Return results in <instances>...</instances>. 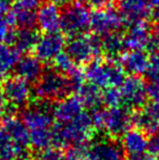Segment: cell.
Instances as JSON below:
<instances>
[{
  "label": "cell",
  "mask_w": 159,
  "mask_h": 160,
  "mask_svg": "<svg viewBox=\"0 0 159 160\" xmlns=\"http://www.w3.org/2000/svg\"><path fill=\"white\" fill-rule=\"evenodd\" d=\"M95 131L92 114L83 111L73 121L52 127V145L57 148L83 146L89 142Z\"/></svg>",
  "instance_id": "obj_1"
},
{
  "label": "cell",
  "mask_w": 159,
  "mask_h": 160,
  "mask_svg": "<svg viewBox=\"0 0 159 160\" xmlns=\"http://www.w3.org/2000/svg\"><path fill=\"white\" fill-rule=\"evenodd\" d=\"M84 76L89 83L104 89L120 87L127 78L125 70L121 63L112 59L92 60L85 68Z\"/></svg>",
  "instance_id": "obj_2"
},
{
  "label": "cell",
  "mask_w": 159,
  "mask_h": 160,
  "mask_svg": "<svg viewBox=\"0 0 159 160\" xmlns=\"http://www.w3.org/2000/svg\"><path fill=\"white\" fill-rule=\"evenodd\" d=\"M72 91L70 78L56 69L44 71L35 87V94L38 99L47 101L60 100L70 95Z\"/></svg>",
  "instance_id": "obj_3"
},
{
  "label": "cell",
  "mask_w": 159,
  "mask_h": 160,
  "mask_svg": "<svg viewBox=\"0 0 159 160\" xmlns=\"http://www.w3.org/2000/svg\"><path fill=\"white\" fill-rule=\"evenodd\" d=\"M66 52L77 64H85L102 53V37L87 33L72 36L66 44Z\"/></svg>",
  "instance_id": "obj_4"
},
{
  "label": "cell",
  "mask_w": 159,
  "mask_h": 160,
  "mask_svg": "<svg viewBox=\"0 0 159 160\" xmlns=\"http://www.w3.org/2000/svg\"><path fill=\"white\" fill-rule=\"evenodd\" d=\"M91 12L83 2H71L61 11L60 31L69 37L87 33L89 30Z\"/></svg>",
  "instance_id": "obj_5"
},
{
  "label": "cell",
  "mask_w": 159,
  "mask_h": 160,
  "mask_svg": "<svg viewBox=\"0 0 159 160\" xmlns=\"http://www.w3.org/2000/svg\"><path fill=\"white\" fill-rule=\"evenodd\" d=\"M125 23L121 17L118 9L112 6H107L106 8L95 9L91 13L89 30L99 37L108 35L111 33L119 32Z\"/></svg>",
  "instance_id": "obj_6"
},
{
  "label": "cell",
  "mask_w": 159,
  "mask_h": 160,
  "mask_svg": "<svg viewBox=\"0 0 159 160\" xmlns=\"http://www.w3.org/2000/svg\"><path fill=\"white\" fill-rule=\"evenodd\" d=\"M49 102L50 101L39 99L37 102L24 109L21 119L28 132L52 128V121L55 118L52 114V108Z\"/></svg>",
  "instance_id": "obj_7"
},
{
  "label": "cell",
  "mask_w": 159,
  "mask_h": 160,
  "mask_svg": "<svg viewBox=\"0 0 159 160\" xmlns=\"http://www.w3.org/2000/svg\"><path fill=\"white\" fill-rule=\"evenodd\" d=\"M134 123V114L129 107H112L104 110V130L111 138L119 137Z\"/></svg>",
  "instance_id": "obj_8"
},
{
  "label": "cell",
  "mask_w": 159,
  "mask_h": 160,
  "mask_svg": "<svg viewBox=\"0 0 159 160\" xmlns=\"http://www.w3.org/2000/svg\"><path fill=\"white\" fill-rule=\"evenodd\" d=\"M40 0H17L10 8L7 15L12 24L17 28H34L36 25L37 9Z\"/></svg>",
  "instance_id": "obj_9"
},
{
  "label": "cell",
  "mask_w": 159,
  "mask_h": 160,
  "mask_svg": "<svg viewBox=\"0 0 159 160\" xmlns=\"http://www.w3.org/2000/svg\"><path fill=\"white\" fill-rule=\"evenodd\" d=\"M1 89L7 103L12 108L25 107L32 97L30 83L19 76L6 78Z\"/></svg>",
  "instance_id": "obj_10"
},
{
  "label": "cell",
  "mask_w": 159,
  "mask_h": 160,
  "mask_svg": "<svg viewBox=\"0 0 159 160\" xmlns=\"http://www.w3.org/2000/svg\"><path fill=\"white\" fill-rule=\"evenodd\" d=\"M122 96V102L130 109L142 108L146 105L147 85L137 75H131L124 80L119 87Z\"/></svg>",
  "instance_id": "obj_11"
},
{
  "label": "cell",
  "mask_w": 159,
  "mask_h": 160,
  "mask_svg": "<svg viewBox=\"0 0 159 160\" xmlns=\"http://www.w3.org/2000/svg\"><path fill=\"white\" fill-rule=\"evenodd\" d=\"M118 11L127 25L146 22L153 17L151 0H118Z\"/></svg>",
  "instance_id": "obj_12"
},
{
  "label": "cell",
  "mask_w": 159,
  "mask_h": 160,
  "mask_svg": "<svg viewBox=\"0 0 159 160\" xmlns=\"http://www.w3.org/2000/svg\"><path fill=\"white\" fill-rule=\"evenodd\" d=\"M66 44V38L61 33H45L34 48L35 56L42 62H51L63 51Z\"/></svg>",
  "instance_id": "obj_13"
},
{
  "label": "cell",
  "mask_w": 159,
  "mask_h": 160,
  "mask_svg": "<svg viewBox=\"0 0 159 160\" xmlns=\"http://www.w3.org/2000/svg\"><path fill=\"white\" fill-rule=\"evenodd\" d=\"M88 160H127L122 145L116 143L112 138L100 139L88 146Z\"/></svg>",
  "instance_id": "obj_14"
},
{
  "label": "cell",
  "mask_w": 159,
  "mask_h": 160,
  "mask_svg": "<svg viewBox=\"0 0 159 160\" xmlns=\"http://www.w3.org/2000/svg\"><path fill=\"white\" fill-rule=\"evenodd\" d=\"M59 6L52 2H44L37 9L36 25L44 33H55L60 31L61 11Z\"/></svg>",
  "instance_id": "obj_15"
},
{
  "label": "cell",
  "mask_w": 159,
  "mask_h": 160,
  "mask_svg": "<svg viewBox=\"0 0 159 160\" xmlns=\"http://www.w3.org/2000/svg\"><path fill=\"white\" fill-rule=\"evenodd\" d=\"M152 36V28L147 22H138L130 25L123 34L127 50H144L147 48Z\"/></svg>",
  "instance_id": "obj_16"
},
{
  "label": "cell",
  "mask_w": 159,
  "mask_h": 160,
  "mask_svg": "<svg viewBox=\"0 0 159 160\" xmlns=\"http://www.w3.org/2000/svg\"><path fill=\"white\" fill-rule=\"evenodd\" d=\"M28 146L0 130V160H31Z\"/></svg>",
  "instance_id": "obj_17"
},
{
  "label": "cell",
  "mask_w": 159,
  "mask_h": 160,
  "mask_svg": "<svg viewBox=\"0 0 159 160\" xmlns=\"http://www.w3.org/2000/svg\"><path fill=\"white\" fill-rule=\"evenodd\" d=\"M82 101L77 96H67L58 100L52 107L53 118L59 123H68L73 121L83 112Z\"/></svg>",
  "instance_id": "obj_18"
},
{
  "label": "cell",
  "mask_w": 159,
  "mask_h": 160,
  "mask_svg": "<svg viewBox=\"0 0 159 160\" xmlns=\"http://www.w3.org/2000/svg\"><path fill=\"white\" fill-rule=\"evenodd\" d=\"M149 139L147 134L141 128H130L122 136V148L127 158L145 154L148 150Z\"/></svg>",
  "instance_id": "obj_19"
},
{
  "label": "cell",
  "mask_w": 159,
  "mask_h": 160,
  "mask_svg": "<svg viewBox=\"0 0 159 160\" xmlns=\"http://www.w3.org/2000/svg\"><path fill=\"white\" fill-rule=\"evenodd\" d=\"M134 123L146 134H156L159 128V103L152 101L140 108L134 114Z\"/></svg>",
  "instance_id": "obj_20"
},
{
  "label": "cell",
  "mask_w": 159,
  "mask_h": 160,
  "mask_svg": "<svg viewBox=\"0 0 159 160\" xmlns=\"http://www.w3.org/2000/svg\"><path fill=\"white\" fill-rule=\"evenodd\" d=\"M121 65L125 72L140 76L149 69V56L144 50H129L120 58Z\"/></svg>",
  "instance_id": "obj_21"
},
{
  "label": "cell",
  "mask_w": 159,
  "mask_h": 160,
  "mask_svg": "<svg viewBox=\"0 0 159 160\" xmlns=\"http://www.w3.org/2000/svg\"><path fill=\"white\" fill-rule=\"evenodd\" d=\"M17 76L25 80L28 83H35L44 73V67L42 61L36 56L26 55L21 57L14 69Z\"/></svg>",
  "instance_id": "obj_22"
},
{
  "label": "cell",
  "mask_w": 159,
  "mask_h": 160,
  "mask_svg": "<svg viewBox=\"0 0 159 160\" xmlns=\"http://www.w3.org/2000/svg\"><path fill=\"white\" fill-rule=\"evenodd\" d=\"M39 37L38 31L34 28H17L14 30L11 45L20 52H28L34 50Z\"/></svg>",
  "instance_id": "obj_23"
},
{
  "label": "cell",
  "mask_w": 159,
  "mask_h": 160,
  "mask_svg": "<svg viewBox=\"0 0 159 160\" xmlns=\"http://www.w3.org/2000/svg\"><path fill=\"white\" fill-rule=\"evenodd\" d=\"M125 49L124 37L120 32L111 33L102 37V51L107 56V59L116 60L121 58Z\"/></svg>",
  "instance_id": "obj_24"
},
{
  "label": "cell",
  "mask_w": 159,
  "mask_h": 160,
  "mask_svg": "<svg viewBox=\"0 0 159 160\" xmlns=\"http://www.w3.org/2000/svg\"><path fill=\"white\" fill-rule=\"evenodd\" d=\"M20 51L12 45L0 44V80L7 78L12 70L15 69L20 58Z\"/></svg>",
  "instance_id": "obj_25"
},
{
  "label": "cell",
  "mask_w": 159,
  "mask_h": 160,
  "mask_svg": "<svg viewBox=\"0 0 159 160\" xmlns=\"http://www.w3.org/2000/svg\"><path fill=\"white\" fill-rule=\"evenodd\" d=\"M77 97L82 101L85 108H89L92 110H96L102 103V92L100 88L92 83L83 84L77 91Z\"/></svg>",
  "instance_id": "obj_26"
},
{
  "label": "cell",
  "mask_w": 159,
  "mask_h": 160,
  "mask_svg": "<svg viewBox=\"0 0 159 160\" xmlns=\"http://www.w3.org/2000/svg\"><path fill=\"white\" fill-rule=\"evenodd\" d=\"M53 62H55V69L67 76H70L71 74L79 70L77 64L73 61L72 58L63 51L53 60Z\"/></svg>",
  "instance_id": "obj_27"
},
{
  "label": "cell",
  "mask_w": 159,
  "mask_h": 160,
  "mask_svg": "<svg viewBox=\"0 0 159 160\" xmlns=\"http://www.w3.org/2000/svg\"><path fill=\"white\" fill-rule=\"evenodd\" d=\"M102 103L108 108L118 107L122 103V96L119 87H108L102 92Z\"/></svg>",
  "instance_id": "obj_28"
},
{
  "label": "cell",
  "mask_w": 159,
  "mask_h": 160,
  "mask_svg": "<svg viewBox=\"0 0 159 160\" xmlns=\"http://www.w3.org/2000/svg\"><path fill=\"white\" fill-rule=\"evenodd\" d=\"M14 30L12 28V24L10 23L7 13H0V44L10 42L13 37Z\"/></svg>",
  "instance_id": "obj_29"
},
{
  "label": "cell",
  "mask_w": 159,
  "mask_h": 160,
  "mask_svg": "<svg viewBox=\"0 0 159 160\" xmlns=\"http://www.w3.org/2000/svg\"><path fill=\"white\" fill-rule=\"evenodd\" d=\"M149 82L159 84V50L152 53L149 57V69L147 71Z\"/></svg>",
  "instance_id": "obj_30"
},
{
  "label": "cell",
  "mask_w": 159,
  "mask_h": 160,
  "mask_svg": "<svg viewBox=\"0 0 159 160\" xmlns=\"http://www.w3.org/2000/svg\"><path fill=\"white\" fill-rule=\"evenodd\" d=\"M34 160H66V156L60 148L49 147L47 149L38 152Z\"/></svg>",
  "instance_id": "obj_31"
},
{
  "label": "cell",
  "mask_w": 159,
  "mask_h": 160,
  "mask_svg": "<svg viewBox=\"0 0 159 160\" xmlns=\"http://www.w3.org/2000/svg\"><path fill=\"white\" fill-rule=\"evenodd\" d=\"M87 150H88V147L86 145L74 146V147L69 148L66 160H88L87 159Z\"/></svg>",
  "instance_id": "obj_32"
},
{
  "label": "cell",
  "mask_w": 159,
  "mask_h": 160,
  "mask_svg": "<svg viewBox=\"0 0 159 160\" xmlns=\"http://www.w3.org/2000/svg\"><path fill=\"white\" fill-rule=\"evenodd\" d=\"M147 95L154 102L159 103V84L149 82L147 85Z\"/></svg>",
  "instance_id": "obj_33"
},
{
  "label": "cell",
  "mask_w": 159,
  "mask_h": 160,
  "mask_svg": "<svg viewBox=\"0 0 159 160\" xmlns=\"http://www.w3.org/2000/svg\"><path fill=\"white\" fill-rule=\"evenodd\" d=\"M148 150L151 154L155 155V156H159V134H155L151 136L148 144Z\"/></svg>",
  "instance_id": "obj_34"
},
{
  "label": "cell",
  "mask_w": 159,
  "mask_h": 160,
  "mask_svg": "<svg viewBox=\"0 0 159 160\" xmlns=\"http://www.w3.org/2000/svg\"><path fill=\"white\" fill-rule=\"evenodd\" d=\"M88 4L94 9H102L109 6V0H89Z\"/></svg>",
  "instance_id": "obj_35"
},
{
  "label": "cell",
  "mask_w": 159,
  "mask_h": 160,
  "mask_svg": "<svg viewBox=\"0 0 159 160\" xmlns=\"http://www.w3.org/2000/svg\"><path fill=\"white\" fill-rule=\"evenodd\" d=\"M127 160H158L157 157L153 154H142V155H138V156H134V157H129L127 158Z\"/></svg>",
  "instance_id": "obj_36"
},
{
  "label": "cell",
  "mask_w": 159,
  "mask_h": 160,
  "mask_svg": "<svg viewBox=\"0 0 159 160\" xmlns=\"http://www.w3.org/2000/svg\"><path fill=\"white\" fill-rule=\"evenodd\" d=\"M151 3L153 17L156 18V20H159V0H151Z\"/></svg>",
  "instance_id": "obj_37"
},
{
  "label": "cell",
  "mask_w": 159,
  "mask_h": 160,
  "mask_svg": "<svg viewBox=\"0 0 159 160\" xmlns=\"http://www.w3.org/2000/svg\"><path fill=\"white\" fill-rule=\"evenodd\" d=\"M6 103H7V101H6V99H4L1 87H0V118H1L4 112H6Z\"/></svg>",
  "instance_id": "obj_38"
},
{
  "label": "cell",
  "mask_w": 159,
  "mask_h": 160,
  "mask_svg": "<svg viewBox=\"0 0 159 160\" xmlns=\"http://www.w3.org/2000/svg\"><path fill=\"white\" fill-rule=\"evenodd\" d=\"M10 8V0H0V13H8Z\"/></svg>",
  "instance_id": "obj_39"
},
{
  "label": "cell",
  "mask_w": 159,
  "mask_h": 160,
  "mask_svg": "<svg viewBox=\"0 0 159 160\" xmlns=\"http://www.w3.org/2000/svg\"><path fill=\"white\" fill-rule=\"evenodd\" d=\"M49 1L57 4V6L64 7V6H68V4L71 3V2H73V0H49Z\"/></svg>",
  "instance_id": "obj_40"
},
{
  "label": "cell",
  "mask_w": 159,
  "mask_h": 160,
  "mask_svg": "<svg viewBox=\"0 0 159 160\" xmlns=\"http://www.w3.org/2000/svg\"><path fill=\"white\" fill-rule=\"evenodd\" d=\"M81 2H83V3H87L88 4V2H89V0H80Z\"/></svg>",
  "instance_id": "obj_41"
}]
</instances>
